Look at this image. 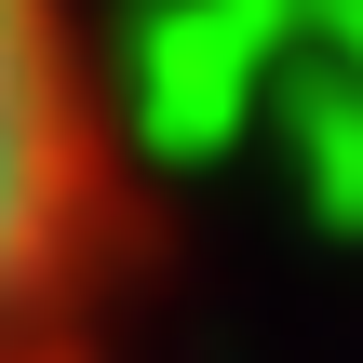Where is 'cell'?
Returning <instances> with one entry per match:
<instances>
[{
	"label": "cell",
	"mask_w": 363,
	"mask_h": 363,
	"mask_svg": "<svg viewBox=\"0 0 363 363\" xmlns=\"http://www.w3.org/2000/svg\"><path fill=\"white\" fill-rule=\"evenodd\" d=\"M135 256L121 148L67 0H0V363H94Z\"/></svg>",
	"instance_id": "1"
}]
</instances>
